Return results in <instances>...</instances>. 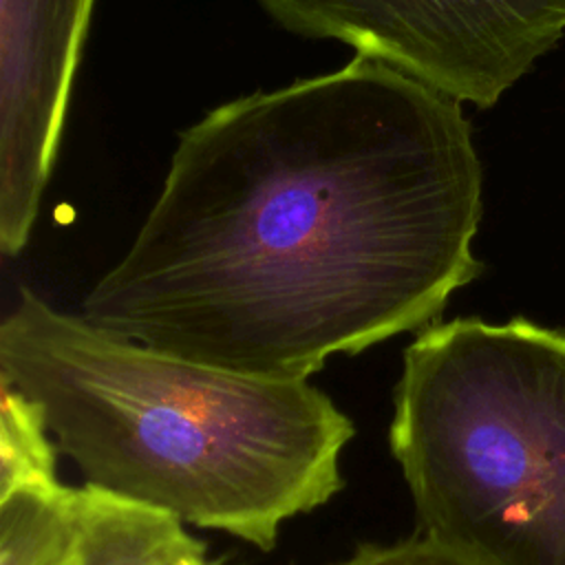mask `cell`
Instances as JSON below:
<instances>
[{
    "mask_svg": "<svg viewBox=\"0 0 565 565\" xmlns=\"http://www.w3.org/2000/svg\"><path fill=\"white\" fill-rule=\"evenodd\" d=\"M481 163L461 102L355 55L179 132L93 327L205 366L307 380L426 329L483 265Z\"/></svg>",
    "mask_w": 565,
    "mask_h": 565,
    "instance_id": "6da1fadb",
    "label": "cell"
},
{
    "mask_svg": "<svg viewBox=\"0 0 565 565\" xmlns=\"http://www.w3.org/2000/svg\"><path fill=\"white\" fill-rule=\"evenodd\" d=\"M0 380L40 408L84 486L263 552L344 486L355 426L307 380L174 358L26 287L0 322Z\"/></svg>",
    "mask_w": 565,
    "mask_h": 565,
    "instance_id": "7a4b0ae2",
    "label": "cell"
},
{
    "mask_svg": "<svg viewBox=\"0 0 565 565\" xmlns=\"http://www.w3.org/2000/svg\"><path fill=\"white\" fill-rule=\"evenodd\" d=\"M388 441L424 534L477 565H565V331L525 318L422 329Z\"/></svg>",
    "mask_w": 565,
    "mask_h": 565,
    "instance_id": "3957f363",
    "label": "cell"
},
{
    "mask_svg": "<svg viewBox=\"0 0 565 565\" xmlns=\"http://www.w3.org/2000/svg\"><path fill=\"white\" fill-rule=\"evenodd\" d=\"M285 31L338 40L490 108L565 33V0H256Z\"/></svg>",
    "mask_w": 565,
    "mask_h": 565,
    "instance_id": "277c9868",
    "label": "cell"
},
{
    "mask_svg": "<svg viewBox=\"0 0 565 565\" xmlns=\"http://www.w3.org/2000/svg\"><path fill=\"white\" fill-rule=\"evenodd\" d=\"M95 0H0V252L18 256L55 166Z\"/></svg>",
    "mask_w": 565,
    "mask_h": 565,
    "instance_id": "5b68a950",
    "label": "cell"
},
{
    "mask_svg": "<svg viewBox=\"0 0 565 565\" xmlns=\"http://www.w3.org/2000/svg\"><path fill=\"white\" fill-rule=\"evenodd\" d=\"M82 534L73 565H172L205 556L203 543L168 512L90 486L79 488Z\"/></svg>",
    "mask_w": 565,
    "mask_h": 565,
    "instance_id": "8992f818",
    "label": "cell"
},
{
    "mask_svg": "<svg viewBox=\"0 0 565 565\" xmlns=\"http://www.w3.org/2000/svg\"><path fill=\"white\" fill-rule=\"evenodd\" d=\"M79 534V488L57 483L0 497V565H73Z\"/></svg>",
    "mask_w": 565,
    "mask_h": 565,
    "instance_id": "52a82bcc",
    "label": "cell"
},
{
    "mask_svg": "<svg viewBox=\"0 0 565 565\" xmlns=\"http://www.w3.org/2000/svg\"><path fill=\"white\" fill-rule=\"evenodd\" d=\"M40 408L0 380V497L18 488L57 486L55 452Z\"/></svg>",
    "mask_w": 565,
    "mask_h": 565,
    "instance_id": "ba28073f",
    "label": "cell"
},
{
    "mask_svg": "<svg viewBox=\"0 0 565 565\" xmlns=\"http://www.w3.org/2000/svg\"><path fill=\"white\" fill-rule=\"evenodd\" d=\"M331 565H477L446 543L419 532L391 545H360L349 558Z\"/></svg>",
    "mask_w": 565,
    "mask_h": 565,
    "instance_id": "9c48e42d",
    "label": "cell"
},
{
    "mask_svg": "<svg viewBox=\"0 0 565 565\" xmlns=\"http://www.w3.org/2000/svg\"><path fill=\"white\" fill-rule=\"evenodd\" d=\"M172 565H214L210 561H205V556H190V558H183V561H177Z\"/></svg>",
    "mask_w": 565,
    "mask_h": 565,
    "instance_id": "30bf717a",
    "label": "cell"
}]
</instances>
